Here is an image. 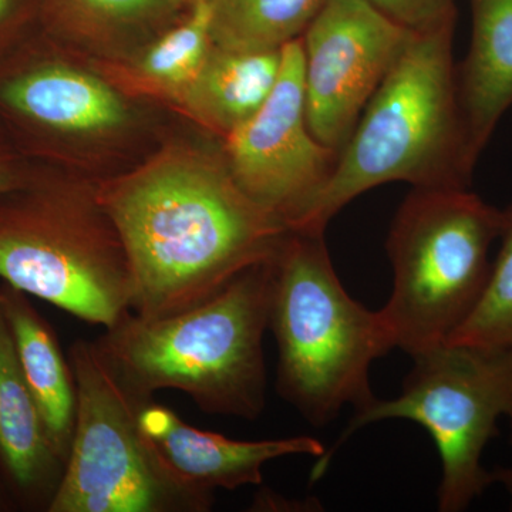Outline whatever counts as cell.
Wrapping results in <instances>:
<instances>
[{
	"label": "cell",
	"instance_id": "6da1fadb",
	"mask_svg": "<svg viewBox=\"0 0 512 512\" xmlns=\"http://www.w3.org/2000/svg\"><path fill=\"white\" fill-rule=\"evenodd\" d=\"M133 278L131 312L154 319L207 301L271 261L291 229L235 183L224 161L168 157L97 195Z\"/></svg>",
	"mask_w": 512,
	"mask_h": 512
},
{
	"label": "cell",
	"instance_id": "7a4b0ae2",
	"mask_svg": "<svg viewBox=\"0 0 512 512\" xmlns=\"http://www.w3.org/2000/svg\"><path fill=\"white\" fill-rule=\"evenodd\" d=\"M272 259L183 312L154 319L126 313L97 340L101 355L137 399L173 389L202 412L258 419L266 404Z\"/></svg>",
	"mask_w": 512,
	"mask_h": 512
},
{
	"label": "cell",
	"instance_id": "3957f363",
	"mask_svg": "<svg viewBox=\"0 0 512 512\" xmlns=\"http://www.w3.org/2000/svg\"><path fill=\"white\" fill-rule=\"evenodd\" d=\"M456 20L414 33L363 110L328 184L292 229L325 232L349 202L394 181L470 188L477 164L458 103Z\"/></svg>",
	"mask_w": 512,
	"mask_h": 512
},
{
	"label": "cell",
	"instance_id": "277c9868",
	"mask_svg": "<svg viewBox=\"0 0 512 512\" xmlns=\"http://www.w3.org/2000/svg\"><path fill=\"white\" fill-rule=\"evenodd\" d=\"M268 330L278 346L276 389L315 427L346 406L365 410L377 397L370 366L394 349L379 311L340 282L325 232L291 229L272 259Z\"/></svg>",
	"mask_w": 512,
	"mask_h": 512
},
{
	"label": "cell",
	"instance_id": "5b68a950",
	"mask_svg": "<svg viewBox=\"0 0 512 512\" xmlns=\"http://www.w3.org/2000/svg\"><path fill=\"white\" fill-rule=\"evenodd\" d=\"M503 210L470 188H413L386 251L393 291L380 309L394 349L414 356L447 343L476 311L490 278Z\"/></svg>",
	"mask_w": 512,
	"mask_h": 512
},
{
	"label": "cell",
	"instance_id": "8992f818",
	"mask_svg": "<svg viewBox=\"0 0 512 512\" xmlns=\"http://www.w3.org/2000/svg\"><path fill=\"white\" fill-rule=\"evenodd\" d=\"M0 281L104 329L133 303L126 249L106 210L30 175L0 194Z\"/></svg>",
	"mask_w": 512,
	"mask_h": 512
},
{
	"label": "cell",
	"instance_id": "52a82bcc",
	"mask_svg": "<svg viewBox=\"0 0 512 512\" xmlns=\"http://www.w3.org/2000/svg\"><path fill=\"white\" fill-rule=\"evenodd\" d=\"M412 359L402 393L353 413L335 446L316 461L311 483L325 476L333 454L356 431L383 420H409L429 431L440 454L439 511H466L494 484L483 453L498 436V420L512 423V350L447 342Z\"/></svg>",
	"mask_w": 512,
	"mask_h": 512
},
{
	"label": "cell",
	"instance_id": "ba28073f",
	"mask_svg": "<svg viewBox=\"0 0 512 512\" xmlns=\"http://www.w3.org/2000/svg\"><path fill=\"white\" fill-rule=\"evenodd\" d=\"M76 423L62 480L46 512H205L214 495L177 480L148 443L133 396L96 342L70 348Z\"/></svg>",
	"mask_w": 512,
	"mask_h": 512
},
{
	"label": "cell",
	"instance_id": "9c48e42d",
	"mask_svg": "<svg viewBox=\"0 0 512 512\" xmlns=\"http://www.w3.org/2000/svg\"><path fill=\"white\" fill-rule=\"evenodd\" d=\"M366 0H325L302 39L306 120L340 153L414 36Z\"/></svg>",
	"mask_w": 512,
	"mask_h": 512
},
{
	"label": "cell",
	"instance_id": "30bf717a",
	"mask_svg": "<svg viewBox=\"0 0 512 512\" xmlns=\"http://www.w3.org/2000/svg\"><path fill=\"white\" fill-rule=\"evenodd\" d=\"M281 56L271 96L225 137V164L252 201L292 229L328 184L339 153L308 127L301 37L282 47Z\"/></svg>",
	"mask_w": 512,
	"mask_h": 512
},
{
	"label": "cell",
	"instance_id": "8fae6325",
	"mask_svg": "<svg viewBox=\"0 0 512 512\" xmlns=\"http://www.w3.org/2000/svg\"><path fill=\"white\" fill-rule=\"evenodd\" d=\"M144 436L180 483L200 493L261 485L264 467L276 458H320L326 448L315 437L242 441L185 423L168 407L147 400L138 412Z\"/></svg>",
	"mask_w": 512,
	"mask_h": 512
},
{
	"label": "cell",
	"instance_id": "7c38bea8",
	"mask_svg": "<svg viewBox=\"0 0 512 512\" xmlns=\"http://www.w3.org/2000/svg\"><path fill=\"white\" fill-rule=\"evenodd\" d=\"M0 114L28 134L82 133L119 126L124 107L106 83L46 57L0 67Z\"/></svg>",
	"mask_w": 512,
	"mask_h": 512
},
{
	"label": "cell",
	"instance_id": "4fadbf2b",
	"mask_svg": "<svg viewBox=\"0 0 512 512\" xmlns=\"http://www.w3.org/2000/svg\"><path fill=\"white\" fill-rule=\"evenodd\" d=\"M63 470L0 306V480L15 507L47 511Z\"/></svg>",
	"mask_w": 512,
	"mask_h": 512
},
{
	"label": "cell",
	"instance_id": "5bb4252c",
	"mask_svg": "<svg viewBox=\"0 0 512 512\" xmlns=\"http://www.w3.org/2000/svg\"><path fill=\"white\" fill-rule=\"evenodd\" d=\"M473 36L457 67V92L468 153L478 163L512 106V0H470Z\"/></svg>",
	"mask_w": 512,
	"mask_h": 512
},
{
	"label": "cell",
	"instance_id": "9a60e30c",
	"mask_svg": "<svg viewBox=\"0 0 512 512\" xmlns=\"http://www.w3.org/2000/svg\"><path fill=\"white\" fill-rule=\"evenodd\" d=\"M0 306L50 443L66 463L76 423V383L55 330L28 293L0 281Z\"/></svg>",
	"mask_w": 512,
	"mask_h": 512
},
{
	"label": "cell",
	"instance_id": "2e32d148",
	"mask_svg": "<svg viewBox=\"0 0 512 512\" xmlns=\"http://www.w3.org/2000/svg\"><path fill=\"white\" fill-rule=\"evenodd\" d=\"M281 50L235 52L212 46L200 72L181 90L195 119L228 137L264 106L281 72Z\"/></svg>",
	"mask_w": 512,
	"mask_h": 512
},
{
	"label": "cell",
	"instance_id": "e0dca14e",
	"mask_svg": "<svg viewBox=\"0 0 512 512\" xmlns=\"http://www.w3.org/2000/svg\"><path fill=\"white\" fill-rule=\"evenodd\" d=\"M325 0H211L214 46L235 52L281 50L302 37Z\"/></svg>",
	"mask_w": 512,
	"mask_h": 512
},
{
	"label": "cell",
	"instance_id": "ac0fdd59",
	"mask_svg": "<svg viewBox=\"0 0 512 512\" xmlns=\"http://www.w3.org/2000/svg\"><path fill=\"white\" fill-rule=\"evenodd\" d=\"M211 22V0H195L183 25L165 35L144 56L141 73L151 82L180 93L200 72L214 46Z\"/></svg>",
	"mask_w": 512,
	"mask_h": 512
},
{
	"label": "cell",
	"instance_id": "d6986e66",
	"mask_svg": "<svg viewBox=\"0 0 512 512\" xmlns=\"http://www.w3.org/2000/svg\"><path fill=\"white\" fill-rule=\"evenodd\" d=\"M498 251L476 311L448 342L512 350V202L503 210Z\"/></svg>",
	"mask_w": 512,
	"mask_h": 512
},
{
	"label": "cell",
	"instance_id": "ffe728a7",
	"mask_svg": "<svg viewBox=\"0 0 512 512\" xmlns=\"http://www.w3.org/2000/svg\"><path fill=\"white\" fill-rule=\"evenodd\" d=\"M404 28L426 32L457 19V0H366Z\"/></svg>",
	"mask_w": 512,
	"mask_h": 512
},
{
	"label": "cell",
	"instance_id": "44dd1931",
	"mask_svg": "<svg viewBox=\"0 0 512 512\" xmlns=\"http://www.w3.org/2000/svg\"><path fill=\"white\" fill-rule=\"evenodd\" d=\"M89 8L109 16H134L158 8L168 0H82Z\"/></svg>",
	"mask_w": 512,
	"mask_h": 512
},
{
	"label": "cell",
	"instance_id": "7402d4cb",
	"mask_svg": "<svg viewBox=\"0 0 512 512\" xmlns=\"http://www.w3.org/2000/svg\"><path fill=\"white\" fill-rule=\"evenodd\" d=\"M26 0H0V46L23 18Z\"/></svg>",
	"mask_w": 512,
	"mask_h": 512
},
{
	"label": "cell",
	"instance_id": "603a6c76",
	"mask_svg": "<svg viewBox=\"0 0 512 512\" xmlns=\"http://www.w3.org/2000/svg\"><path fill=\"white\" fill-rule=\"evenodd\" d=\"M28 177L5 148L0 146V194L18 187Z\"/></svg>",
	"mask_w": 512,
	"mask_h": 512
},
{
	"label": "cell",
	"instance_id": "cb8c5ba5",
	"mask_svg": "<svg viewBox=\"0 0 512 512\" xmlns=\"http://www.w3.org/2000/svg\"><path fill=\"white\" fill-rule=\"evenodd\" d=\"M510 444L512 448V423L510 433ZM494 484L503 485L505 493L510 498V510L512 511V463L507 467H497L493 470Z\"/></svg>",
	"mask_w": 512,
	"mask_h": 512
},
{
	"label": "cell",
	"instance_id": "d4e9b609",
	"mask_svg": "<svg viewBox=\"0 0 512 512\" xmlns=\"http://www.w3.org/2000/svg\"><path fill=\"white\" fill-rule=\"evenodd\" d=\"M9 507H15L12 500L9 498L8 491L3 487L2 480H0V511L9 510Z\"/></svg>",
	"mask_w": 512,
	"mask_h": 512
}]
</instances>
